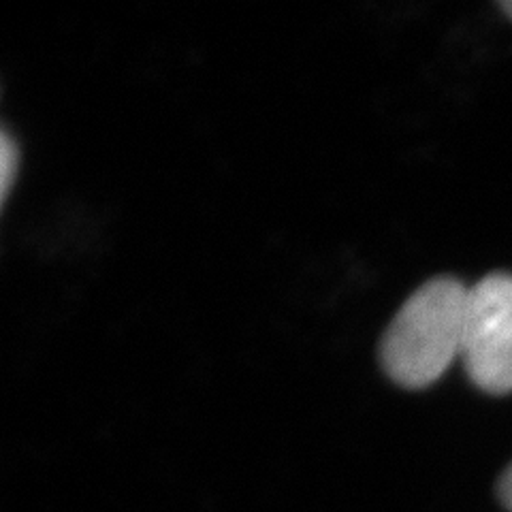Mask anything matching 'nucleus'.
Wrapping results in <instances>:
<instances>
[{"label": "nucleus", "instance_id": "obj_1", "mask_svg": "<svg viewBox=\"0 0 512 512\" xmlns=\"http://www.w3.org/2000/svg\"><path fill=\"white\" fill-rule=\"evenodd\" d=\"M468 293L457 278L440 276L406 299L380 344L382 370L395 384L425 389L461 357Z\"/></svg>", "mask_w": 512, "mask_h": 512}, {"label": "nucleus", "instance_id": "obj_2", "mask_svg": "<svg viewBox=\"0 0 512 512\" xmlns=\"http://www.w3.org/2000/svg\"><path fill=\"white\" fill-rule=\"evenodd\" d=\"M461 359L489 395L512 393V276L489 274L468 293Z\"/></svg>", "mask_w": 512, "mask_h": 512}, {"label": "nucleus", "instance_id": "obj_3", "mask_svg": "<svg viewBox=\"0 0 512 512\" xmlns=\"http://www.w3.org/2000/svg\"><path fill=\"white\" fill-rule=\"evenodd\" d=\"M18 165H20L18 146H15V141L5 131L0 135V199H3V203L7 201L9 192L13 188V180L15 175H18Z\"/></svg>", "mask_w": 512, "mask_h": 512}, {"label": "nucleus", "instance_id": "obj_4", "mask_svg": "<svg viewBox=\"0 0 512 512\" xmlns=\"http://www.w3.org/2000/svg\"><path fill=\"white\" fill-rule=\"evenodd\" d=\"M498 498H500L502 506H504L508 512H512V463L504 470V474L500 476Z\"/></svg>", "mask_w": 512, "mask_h": 512}, {"label": "nucleus", "instance_id": "obj_5", "mask_svg": "<svg viewBox=\"0 0 512 512\" xmlns=\"http://www.w3.org/2000/svg\"><path fill=\"white\" fill-rule=\"evenodd\" d=\"M500 9L508 15L510 20H512V0H502V3H500Z\"/></svg>", "mask_w": 512, "mask_h": 512}]
</instances>
